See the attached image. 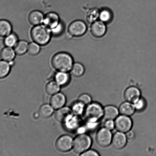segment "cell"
<instances>
[{
    "instance_id": "6da1fadb",
    "label": "cell",
    "mask_w": 156,
    "mask_h": 156,
    "mask_svg": "<svg viewBox=\"0 0 156 156\" xmlns=\"http://www.w3.org/2000/svg\"><path fill=\"white\" fill-rule=\"evenodd\" d=\"M51 65L57 71H71L74 60L71 55L66 52H60L55 54L51 59Z\"/></svg>"
},
{
    "instance_id": "7a4b0ae2",
    "label": "cell",
    "mask_w": 156,
    "mask_h": 156,
    "mask_svg": "<svg viewBox=\"0 0 156 156\" xmlns=\"http://www.w3.org/2000/svg\"><path fill=\"white\" fill-rule=\"evenodd\" d=\"M30 35L33 42L41 46L47 45L53 36L51 30L43 24L34 26L31 30Z\"/></svg>"
},
{
    "instance_id": "3957f363",
    "label": "cell",
    "mask_w": 156,
    "mask_h": 156,
    "mask_svg": "<svg viewBox=\"0 0 156 156\" xmlns=\"http://www.w3.org/2000/svg\"><path fill=\"white\" fill-rule=\"evenodd\" d=\"M84 112L88 123H96L103 117V108L100 104L93 102L87 105Z\"/></svg>"
},
{
    "instance_id": "277c9868",
    "label": "cell",
    "mask_w": 156,
    "mask_h": 156,
    "mask_svg": "<svg viewBox=\"0 0 156 156\" xmlns=\"http://www.w3.org/2000/svg\"><path fill=\"white\" fill-rule=\"evenodd\" d=\"M91 139L86 134H79L73 140V149L75 153L81 154L89 149L92 145Z\"/></svg>"
},
{
    "instance_id": "5b68a950",
    "label": "cell",
    "mask_w": 156,
    "mask_h": 156,
    "mask_svg": "<svg viewBox=\"0 0 156 156\" xmlns=\"http://www.w3.org/2000/svg\"><path fill=\"white\" fill-rule=\"evenodd\" d=\"M87 27L86 24L81 20H76L70 23L68 27V32L73 37H79L86 33Z\"/></svg>"
},
{
    "instance_id": "8992f818",
    "label": "cell",
    "mask_w": 156,
    "mask_h": 156,
    "mask_svg": "<svg viewBox=\"0 0 156 156\" xmlns=\"http://www.w3.org/2000/svg\"><path fill=\"white\" fill-rule=\"evenodd\" d=\"M113 135L111 131L104 127L98 131L96 135V140L99 146L106 147L111 143Z\"/></svg>"
},
{
    "instance_id": "52a82bcc",
    "label": "cell",
    "mask_w": 156,
    "mask_h": 156,
    "mask_svg": "<svg viewBox=\"0 0 156 156\" xmlns=\"http://www.w3.org/2000/svg\"><path fill=\"white\" fill-rule=\"evenodd\" d=\"M115 128L119 132L124 133L131 130L132 126V122L129 116H118L114 121Z\"/></svg>"
},
{
    "instance_id": "ba28073f",
    "label": "cell",
    "mask_w": 156,
    "mask_h": 156,
    "mask_svg": "<svg viewBox=\"0 0 156 156\" xmlns=\"http://www.w3.org/2000/svg\"><path fill=\"white\" fill-rule=\"evenodd\" d=\"M73 139L71 136L68 135H62L56 140V149L61 152H69L73 148Z\"/></svg>"
},
{
    "instance_id": "9c48e42d",
    "label": "cell",
    "mask_w": 156,
    "mask_h": 156,
    "mask_svg": "<svg viewBox=\"0 0 156 156\" xmlns=\"http://www.w3.org/2000/svg\"><path fill=\"white\" fill-rule=\"evenodd\" d=\"M60 21L59 15L56 12H52L44 15L42 24L51 30L56 27Z\"/></svg>"
},
{
    "instance_id": "30bf717a",
    "label": "cell",
    "mask_w": 156,
    "mask_h": 156,
    "mask_svg": "<svg viewBox=\"0 0 156 156\" xmlns=\"http://www.w3.org/2000/svg\"><path fill=\"white\" fill-rule=\"evenodd\" d=\"M124 96L126 101L134 104L140 98L141 92L137 87H131L125 90Z\"/></svg>"
},
{
    "instance_id": "8fae6325",
    "label": "cell",
    "mask_w": 156,
    "mask_h": 156,
    "mask_svg": "<svg viewBox=\"0 0 156 156\" xmlns=\"http://www.w3.org/2000/svg\"><path fill=\"white\" fill-rule=\"evenodd\" d=\"M107 30L104 23L101 21H96L92 24L91 32L92 34L96 37L100 38L104 36Z\"/></svg>"
},
{
    "instance_id": "7c38bea8",
    "label": "cell",
    "mask_w": 156,
    "mask_h": 156,
    "mask_svg": "<svg viewBox=\"0 0 156 156\" xmlns=\"http://www.w3.org/2000/svg\"><path fill=\"white\" fill-rule=\"evenodd\" d=\"M127 141L126 134L118 131L113 135L111 144L115 149L120 150L123 149L126 146Z\"/></svg>"
},
{
    "instance_id": "4fadbf2b",
    "label": "cell",
    "mask_w": 156,
    "mask_h": 156,
    "mask_svg": "<svg viewBox=\"0 0 156 156\" xmlns=\"http://www.w3.org/2000/svg\"><path fill=\"white\" fill-rule=\"evenodd\" d=\"M66 101L65 95L59 92L52 95L50 101V105L54 109L58 110L64 106Z\"/></svg>"
},
{
    "instance_id": "5bb4252c",
    "label": "cell",
    "mask_w": 156,
    "mask_h": 156,
    "mask_svg": "<svg viewBox=\"0 0 156 156\" xmlns=\"http://www.w3.org/2000/svg\"><path fill=\"white\" fill-rule=\"evenodd\" d=\"M44 15L42 12L38 10L32 11L28 15V20L32 25L34 26L42 24Z\"/></svg>"
},
{
    "instance_id": "9a60e30c",
    "label": "cell",
    "mask_w": 156,
    "mask_h": 156,
    "mask_svg": "<svg viewBox=\"0 0 156 156\" xmlns=\"http://www.w3.org/2000/svg\"><path fill=\"white\" fill-rule=\"evenodd\" d=\"M72 114L71 108L64 106L57 110L55 114V117L58 122L63 123Z\"/></svg>"
},
{
    "instance_id": "2e32d148",
    "label": "cell",
    "mask_w": 156,
    "mask_h": 156,
    "mask_svg": "<svg viewBox=\"0 0 156 156\" xmlns=\"http://www.w3.org/2000/svg\"><path fill=\"white\" fill-rule=\"evenodd\" d=\"M77 115L71 114L63 123L66 129L70 131H73L79 126L80 120Z\"/></svg>"
},
{
    "instance_id": "e0dca14e",
    "label": "cell",
    "mask_w": 156,
    "mask_h": 156,
    "mask_svg": "<svg viewBox=\"0 0 156 156\" xmlns=\"http://www.w3.org/2000/svg\"><path fill=\"white\" fill-rule=\"evenodd\" d=\"M119 110L113 105H107L103 108V118L105 120H114L118 117Z\"/></svg>"
},
{
    "instance_id": "ac0fdd59",
    "label": "cell",
    "mask_w": 156,
    "mask_h": 156,
    "mask_svg": "<svg viewBox=\"0 0 156 156\" xmlns=\"http://www.w3.org/2000/svg\"><path fill=\"white\" fill-rule=\"evenodd\" d=\"M16 55L14 49L7 47L3 48L0 52L2 60L8 62H13Z\"/></svg>"
},
{
    "instance_id": "d6986e66",
    "label": "cell",
    "mask_w": 156,
    "mask_h": 156,
    "mask_svg": "<svg viewBox=\"0 0 156 156\" xmlns=\"http://www.w3.org/2000/svg\"><path fill=\"white\" fill-rule=\"evenodd\" d=\"M70 74L68 72L57 71L55 75V81L60 86H65L69 83L70 81Z\"/></svg>"
},
{
    "instance_id": "ffe728a7",
    "label": "cell",
    "mask_w": 156,
    "mask_h": 156,
    "mask_svg": "<svg viewBox=\"0 0 156 156\" xmlns=\"http://www.w3.org/2000/svg\"><path fill=\"white\" fill-rule=\"evenodd\" d=\"M119 113L122 115L131 116L136 111L134 104L127 101L123 102L119 108Z\"/></svg>"
},
{
    "instance_id": "44dd1931",
    "label": "cell",
    "mask_w": 156,
    "mask_h": 156,
    "mask_svg": "<svg viewBox=\"0 0 156 156\" xmlns=\"http://www.w3.org/2000/svg\"><path fill=\"white\" fill-rule=\"evenodd\" d=\"M12 33V26L9 21L5 20H0V37H5Z\"/></svg>"
},
{
    "instance_id": "7402d4cb",
    "label": "cell",
    "mask_w": 156,
    "mask_h": 156,
    "mask_svg": "<svg viewBox=\"0 0 156 156\" xmlns=\"http://www.w3.org/2000/svg\"><path fill=\"white\" fill-rule=\"evenodd\" d=\"M54 109L51 105L48 104H44L41 105L39 108V115L42 118H48L53 115Z\"/></svg>"
},
{
    "instance_id": "603a6c76",
    "label": "cell",
    "mask_w": 156,
    "mask_h": 156,
    "mask_svg": "<svg viewBox=\"0 0 156 156\" xmlns=\"http://www.w3.org/2000/svg\"><path fill=\"white\" fill-rule=\"evenodd\" d=\"M29 44L25 41L21 40L18 41L17 44L14 47V50L16 55H23L27 52Z\"/></svg>"
},
{
    "instance_id": "cb8c5ba5",
    "label": "cell",
    "mask_w": 156,
    "mask_h": 156,
    "mask_svg": "<svg viewBox=\"0 0 156 156\" xmlns=\"http://www.w3.org/2000/svg\"><path fill=\"white\" fill-rule=\"evenodd\" d=\"M19 39L17 35L15 33H12L5 37L4 41V43L5 47L14 48L17 44Z\"/></svg>"
},
{
    "instance_id": "d4e9b609",
    "label": "cell",
    "mask_w": 156,
    "mask_h": 156,
    "mask_svg": "<svg viewBox=\"0 0 156 156\" xmlns=\"http://www.w3.org/2000/svg\"><path fill=\"white\" fill-rule=\"evenodd\" d=\"M60 86L55 81H50L46 85L45 90L48 94L50 95L59 92L60 90Z\"/></svg>"
},
{
    "instance_id": "484cf974",
    "label": "cell",
    "mask_w": 156,
    "mask_h": 156,
    "mask_svg": "<svg viewBox=\"0 0 156 156\" xmlns=\"http://www.w3.org/2000/svg\"><path fill=\"white\" fill-rule=\"evenodd\" d=\"M12 65L9 62L0 61V79H4L10 73Z\"/></svg>"
},
{
    "instance_id": "4316f807",
    "label": "cell",
    "mask_w": 156,
    "mask_h": 156,
    "mask_svg": "<svg viewBox=\"0 0 156 156\" xmlns=\"http://www.w3.org/2000/svg\"><path fill=\"white\" fill-rule=\"evenodd\" d=\"M113 18V14L111 11L109 9H103L100 11L99 18L102 22L108 23L110 22Z\"/></svg>"
},
{
    "instance_id": "83f0119b",
    "label": "cell",
    "mask_w": 156,
    "mask_h": 156,
    "mask_svg": "<svg viewBox=\"0 0 156 156\" xmlns=\"http://www.w3.org/2000/svg\"><path fill=\"white\" fill-rule=\"evenodd\" d=\"M85 71L83 66L79 62L74 63L71 70V74L76 77H80L83 75Z\"/></svg>"
},
{
    "instance_id": "f1b7e54d",
    "label": "cell",
    "mask_w": 156,
    "mask_h": 156,
    "mask_svg": "<svg viewBox=\"0 0 156 156\" xmlns=\"http://www.w3.org/2000/svg\"><path fill=\"white\" fill-rule=\"evenodd\" d=\"M85 105L79 101L74 102L72 105L71 108L73 114L77 115L82 114L85 111Z\"/></svg>"
},
{
    "instance_id": "f546056e",
    "label": "cell",
    "mask_w": 156,
    "mask_h": 156,
    "mask_svg": "<svg viewBox=\"0 0 156 156\" xmlns=\"http://www.w3.org/2000/svg\"><path fill=\"white\" fill-rule=\"evenodd\" d=\"M65 29V25L62 21L60 23L54 28L51 29L52 36L55 37H59L63 34Z\"/></svg>"
},
{
    "instance_id": "4dcf8cb0",
    "label": "cell",
    "mask_w": 156,
    "mask_h": 156,
    "mask_svg": "<svg viewBox=\"0 0 156 156\" xmlns=\"http://www.w3.org/2000/svg\"><path fill=\"white\" fill-rule=\"evenodd\" d=\"M41 45L33 42L29 44L27 53L30 55L34 56L38 55L41 51Z\"/></svg>"
},
{
    "instance_id": "1f68e13d",
    "label": "cell",
    "mask_w": 156,
    "mask_h": 156,
    "mask_svg": "<svg viewBox=\"0 0 156 156\" xmlns=\"http://www.w3.org/2000/svg\"><path fill=\"white\" fill-rule=\"evenodd\" d=\"M100 11L97 9H93L88 12L87 15V20L88 22L93 23L97 21L99 18Z\"/></svg>"
},
{
    "instance_id": "d6a6232c",
    "label": "cell",
    "mask_w": 156,
    "mask_h": 156,
    "mask_svg": "<svg viewBox=\"0 0 156 156\" xmlns=\"http://www.w3.org/2000/svg\"><path fill=\"white\" fill-rule=\"evenodd\" d=\"M78 101L82 102L85 105H87L91 103L92 99L91 96L88 94H83L79 96Z\"/></svg>"
},
{
    "instance_id": "836d02e7",
    "label": "cell",
    "mask_w": 156,
    "mask_h": 156,
    "mask_svg": "<svg viewBox=\"0 0 156 156\" xmlns=\"http://www.w3.org/2000/svg\"><path fill=\"white\" fill-rule=\"evenodd\" d=\"M133 104L136 111H143L146 106V102L144 99L141 98Z\"/></svg>"
},
{
    "instance_id": "e575fe53",
    "label": "cell",
    "mask_w": 156,
    "mask_h": 156,
    "mask_svg": "<svg viewBox=\"0 0 156 156\" xmlns=\"http://www.w3.org/2000/svg\"><path fill=\"white\" fill-rule=\"evenodd\" d=\"M104 128L110 130H112L115 128V123L114 120H106V121L105 122Z\"/></svg>"
},
{
    "instance_id": "d590c367",
    "label": "cell",
    "mask_w": 156,
    "mask_h": 156,
    "mask_svg": "<svg viewBox=\"0 0 156 156\" xmlns=\"http://www.w3.org/2000/svg\"><path fill=\"white\" fill-rule=\"evenodd\" d=\"M82 156H99L98 153L93 150L89 149L80 155Z\"/></svg>"
},
{
    "instance_id": "8d00e7d4",
    "label": "cell",
    "mask_w": 156,
    "mask_h": 156,
    "mask_svg": "<svg viewBox=\"0 0 156 156\" xmlns=\"http://www.w3.org/2000/svg\"><path fill=\"white\" fill-rule=\"evenodd\" d=\"M126 136L127 140H132L135 137V134L132 131L130 130L126 133Z\"/></svg>"
}]
</instances>
